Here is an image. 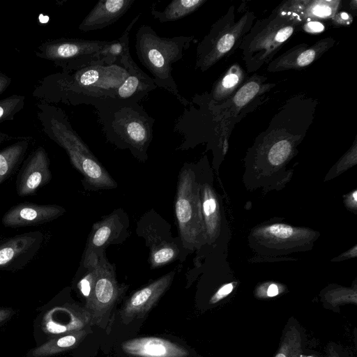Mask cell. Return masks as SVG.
Returning <instances> with one entry per match:
<instances>
[{
	"label": "cell",
	"mask_w": 357,
	"mask_h": 357,
	"mask_svg": "<svg viewBox=\"0 0 357 357\" xmlns=\"http://www.w3.org/2000/svg\"><path fill=\"white\" fill-rule=\"evenodd\" d=\"M202 213L205 227L206 242L211 241L217 234L218 205L213 190L208 183H199Z\"/></svg>",
	"instance_id": "obj_26"
},
{
	"label": "cell",
	"mask_w": 357,
	"mask_h": 357,
	"mask_svg": "<svg viewBox=\"0 0 357 357\" xmlns=\"http://www.w3.org/2000/svg\"><path fill=\"white\" fill-rule=\"evenodd\" d=\"M255 19L253 13L247 12L235 20L231 7L226 15L211 26L197 47L195 68L205 72L225 56L240 46L243 37L251 29Z\"/></svg>",
	"instance_id": "obj_8"
},
{
	"label": "cell",
	"mask_w": 357,
	"mask_h": 357,
	"mask_svg": "<svg viewBox=\"0 0 357 357\" xmlns=\"http://www.w3.org/2000/svg\"><path fill=\"white\" fill-rule=\"evenodd\" d=\"M12 79L6 74L0 72V95H1L10 85Z\"/></svg>",
	"instance_id": "obj_37"
},
{
	"label": "cell",
	"mask_w": 357,
	"mask_h": 357,
	"mask_svg": "<svg viewBox=\"0 0 357 357\" xmlns=\"http://www.w3.org/2000/svg\"><path fill=\"white\" fill-rule=\"evenodd\" d=\"M50 161L45 149L39 146L24 160L16 180V191L19 196L35 195L52 179Z\"/></svg>",
	"instance_id": "obj_14"
},
{
	"label": "cell",
	"mask_w": 357,
	"mask_h": 357,
	"mask_svg": "<svg viewBox=\"0 0 357 357\" xmlns=\"http://www.w3.org/2000/svg\"><path fill=\"white\" fill-rule=\"evenodd\" d=\"M333 22L339 24H346L350 23L352 20L351 16L347 13H339L333 17Z\"/></svg>",
	"instance_id": "obj_36"
},
{
	"label": "cell",
	"mask_w": 357,
	"mask_h": 357,
	"mask_svg": "<svg viewBox=\"0 0 357 357\" xmlns=\"http://www.w3.org/2000/svg\"><path fill=\"white\" fill-rule=\"evenodd\" d=\"M234 289V284L228 283L221 287L211 298L210 303L215 304L227 296Z\"/></svg>",
	"instance_id": "obj_33"
},
{
	"label": "cell",
	"mask_w": 357,
	"mask_h": 357,
	"mask_svg": "<svg viewBox=\"0 0 357 357\" xmlns=\"http://www.w3.org/2000/svg\"><path fill=\"white\" fill-rule=\"evenodd\" d=\"M10 138H12V137L8 135L7 133L0 132V146L9 141Z\"/></svg>",
	"instance_id": "obj_39"
},
{
	"label": "cell",
	"mask_w": 357,
	"mask_h": 357,
	"mask_svg": "<svg viewBox=\"0 0 357 357\" xmlns=\"http://www.w3.org/2000/svg\"><path fill=\"white\" fill-rule=\"evenodd\" d=\"M157 88L151 77L142 74H130L118 87L115 99L123 102H139Z\"/></svg>",
	"instance_id": "obj_25"
},
{
	"label": "cell",
	"mask_w": 357,
	"mask_h": 357,
	"mask_svg": "<svg viewBox=\"0 0 357 357\" xmlns=\"http://www.w3.org/2000/svg\"><path fill=\"white\" fill-rule=\"evenodd\" d=\"M307 332L298 319L290 317L282 329L278 349L273 357H304L309 349Z\"/></svg>",
	"instance_id": "obj_21"
},
{
	"label": "cell",
	"mask_w": 357,
	"mask_h": 357,
	"mask_svg": "<svg viewBox=\"0 0 357 357\" xmlns=\"http://www.w3.org/2000/svg\"><path fill=\"white\" fill-rule=\"evenodd\" d=\"M16 311L8 307H0V326L9 321L15 314Z\"/></svg>",
	"instance_id": "obj_34"
},
{
	"label": "cell",
	"mask_w": 357,
	"mask_h": 357,
	"mask_svg": "<svg viewBox=\"0 0 357 357\" xmlns=\"http://www.w3.org/2000/svg\"><path fill=\"white\" fill-rule=\"evenodd\" d=\"M206 1V0H173L162 11L156 10L153 4L151 14L161 23L174 22L192 14Z\"/></svg>",
	"instance_id": "obj_27"
},
{
	"label": "cell",
	"mask_w": 357,
	"mask_h": 357,
	"mask_svg": "<svg viewBox=\"0 0 357 357\" xmlns=\"http://www.w3.org/2000/svg\"><path fill=\"white\" fill-rule=\"evenodd\" d=\"M88 328L59 335L36 345L27 351L25 357H52L77 347L89 334Z\"/></svg>",
	"instance_id": "obj_23"
},
{
	"label": "cell",
	"mask_w": 357,
	"mask_h": 357,
	"mask_svg": "<svg viewBox=\"0 0 357 357\" xmlns=\"http://www.w3.org/2000/svg\"><path fill=\"white\" fill-rule=\"evenodd\" d=\"M291 151V146L289 140H280L271 148L268 153V160L273 165H279L288 158Z\"/></svg>",
	"instance_id": "obj_30"
},
{
	"label": "cell",
	"mask_w": 357,
	"mask_h": 357,
	"mask_svg": "<svg viewBox=\"0 0 357 357\" xmlns=\"http://www.w3.org/2000/svg\"><path fill=\"white\" fill-rule=\"evenodd\" d=\"M304 29L309 33H319L324 29V26L318 21H309L305 24Z\"/></svg>",
	"instance_id": "obj_35"
},
{
	"label": "cell",
	"mask_w": 357,
	"mask_h": 357,
	"mask_svg": "<svg viewBox=\"0 0 357 357\" xmlns=\"http://www.w3.org/2000/svg\"><path fill=\"white\" fill-rule=\"evenodd\" d=\"M135 0H100L78 26L86 32L104 29L117 22L132 6Z\"/></svg>",
	"instance_id": "obj_19"
},
{
	"label": "cell",
	"mask_w": 357,
	"mask_h": 357,
	"mask_svg": "<svg viewBox=\"0 0 357 357\" xmlns=\"http://www.w3.org/2000/svg\"><path fill=\"white\" fill-rule=\"evenodd\" d=\"M174 275L175 272L171 271L132 294L121 309V320L128 324L142 318L169 288Z\"/></svg>",
	"instance_id": "obj_15"
},
{
	"label": "cell",
	"mask_w": 357,
	"mask_h": 357,
	"mask_svg": "<svg viewBox=\"0 0 357 357\" xmlns=\"http://www.w3.org/2000/svg\"><path fill=\"white\" fill-rule=\"evenodd\" d=\"M243 79V72L236 66H231L225 75L215 84L211 102L215 104L229 96L240 84Z\"/></svg>",
	"instance_id": "obj_28"
},
{
	"label": "cell",
	"mask_w": 357,
	"mask_h": 357,
	"mask_svg": "<svg viewBox=\"0 0 357 357\" xmlns=\"http://www.w3.org/2000/svg\"><path fill=\"white\" fill-rule=\"evenodd\" d=\"M195 40L194 36L161 37L146 24L142 25L135 36V52L139 62L151 73L157 87L173 95L184 107L190 101L183 97L172 76V64L180 61Z\"/></svg>",
	"instance_id": "obj_4"
},
{
	"label": "cell",
	"mask_w": 357,
	"mask_h": 357,
	"mask_svg": "<svg viewBox=\"0 0 357 357\" xmlns=\"http://www.w3.org/2000/svg\"><path fill=\"white\" fill-rule=\"evenodd\" d=\"M89 322V314L72 299L70 288L66 287L38 308L33 324L36 345L86 328Z\"/></svg>",
	"instance_id": "obj_7"
},
{
	"label": "cell",
	"mask_w": 357,
	"mask_h": 357,
	"mask_svg": "<svg viewBox=\"0 0 357 357\" xmlns=\"http://www.w3.org/2000/svg\"><path fill=\"white\" fill-rule=\"evenodd\" d=\"M260 86L256 82H250L244 84L232 98L235 106L241 107L252 99L259 91Z\"/></svg>",
	"instance_id": "obj_31"
},
{
	"label": "cell",
	"mask_w": 357,
	"mask_h": 357,
	"mask_svg": "<svg viewBox=\"0 0 357 357\" xmlns=\"http://www.w3.org/2000/svg\"><path fill=\"white\" fill-rule=\"evenodd\" d=\"M174 210L183 248L194 250L206 242L199 196V182L192 165L185 164L177 183Z\"/></svg>",
	"instance_id": "obj_6"
},
{
	"label": "cell",
	"mask_w": 357,
	"mask_h": 357,
	"mask_svg": "<svg viewBox=\"0 0 357 357\" xmlns=\"http://www.w3.org/2000/svg\"><path fill=\"white\" fill-rule=\"evenodd\" d=\"M324 357H355V355L347 347L335 342H329L325 347Z\"/></svg>",
	"instance_id": "obj_32"
},
{
	"label": "cell",
	"mask_w": 357,
	"mask_h": 357,
	"mask_svg": "<svg viewBox=\"0 0 357 357\" xmlns=\"http://www.w3.org/2000/svg\"><path fill=\"white\" fill-rule=\"evenodd\" d=\"M36 107L43 131L66 152L73 166L83 176L85 188L96 191L116 188L115 180L73 129L65 111L41 101Z\"/></svg>",
	"instance_id": "obj_2"
},
{
	"label": "cell",
	"mask_w": 357,
	"mask_h": 357,
	"mask_svg": "<svg viewBox=\"0 0 357 357\" xmlns=\"http://www.w3.org/2000/svg\"><path fill=\"white\" fill-rule=\"evenodd\" d=\"M25 96L13 94L0 100V123L13 121L24 107Z\"/></svg>",
	"instance_id": "obj_29"
},
{
	"label": "cell",
	"mask_w": 357,
	"mask_h": 357,
	"mask_svg": "<svg viewBox=\"0 0 357 357\" xmlns=\"http://www.w3.org/2000/svg\"><path fill=\"white\" fill-rule=\"evenodd\" d=\"M127 214L118 208L93 224L86 241L83 256L105 252L112 244L122 243L128 236Z\"/></svg>",
	"instance_id": "obj_13"
},
{
	"label": "cell",
	"mask_w": 357,
	"mask_h": 357,
	"mask_svg": "<svg viewBox=\"0 0 357 357\" xmlns=\"http://www.w3.org/2000/svg\"><path fill=\"white\" fill-rule=\"evenodd\" d=\"M279 294L278 287L275 284H271L268 286L266 291V296L268 297H273Z\"/></svg>",
	"instance_id": "obj_38"
},
{
	"label": "cell",
	"mask_w": 357,
	"mask_h": 357,
	"mask_svg": "<svg viewBox=\"0 0 357 357\" xmlns=\"http://www.w3.org/2000/svg\"><path fill=\"white\" fill-rule=\"evenodd\" d=\"M32 138L20 137L0 150V184L22 165Z\"/></svg>",
	"instance_id": "obj_24"
},
{
	"label": "cell",
	"mask_w": 357,
	"mask_h": 357,
	"mask_svg": "<svg viewBox=\"0 0 357 357\" xmlns=\"http://www.w3.org/2000/svg\"><path fill=\"white\" fill-rule=\"evenodd\" d=\"M96 255V279L91 300L84 309L89 314L91 324L104 327L109 314L126 287L118 282L115 266L107 260L105 252Z\"/></svg>",
	"instance_id": "obj_10"
},
{
	"label": "cell",
	"mask_w": 357,
	"mask_h": 357,
	"mask_svg": "<svg viewBox=\"0 0 357 357\" xmlns=\"http://www.w3.org/2000/svg\"><path fill=\"white\" fill-rule=\"evenodd\" d=\"M107 43L108 40L60 38L41 43L35 54L52 62L61 71L71 72L88 66L105 65L102 50Z\"/></svg>",
	"instance_id": "obj_9"
},
{
	"label": "cell",
	"mask_w": 357,
	"mask_h": 357,
	"mask_svg": "<svg viewBox=\"0 0 357 357\" xmlns=\"http://www.w3.org/2000/svg\"><path fill=\"white\" fill-rule=\"evenodd\" d=\"M118 352L120 357H195L186 347L155 337L126 341L121 343Z\"/></svg>",
	"instance_id": "obj_17"
},
{
	"label": "cell",
	"mask_w": 357,
	"mask_h": 357,
	"mask_svg": "<svg viewBox=\"0 0 357 357\" xmlns=\"http://www.w3.org/2000/svg\"><path fill=\"white\" fill-rule=\"evenodd\" d=\"M334 43V39L326 38L312 45L303 44L295 46L271 61L267 70L275 73L306 67L319 58Z\"/></svg>",
	"instance_id": "obj_18"
},
{
	"label": "cell",
	"mask_w": 357,
	"mask_h": 357,
	"mask_svg": "<svg viewBox=\"0 0 357 357\" xmlns=\"http://www.w3.org/2000/svg\"><path fill=\"white\" fill-rule=\"evenodd\" d=\"M66 213V208L57 204H40L23 202L9 208L1 222L6 227H22L52 222Z\"/></svg>",
	"instance_id": "obj_16"
},
{
	"label": "cell",
	"mask_w": 357,
	"mask_h": 357,
	"mask_svg": "<svg viewBox=\"0 0 357 357\" xmlns=\"http://www.w3.org/2000/svg\"><path fill=\"white\" fill-rule=\"evenodd\" d=\"M137 231L149 248V261L152 268L165 266L181 255V243L172 236L169 225L155 212L147 213L141 218Z\"/></svg>",
	"instance_id": "obj_11"
},
{
	"label": "cell",
	"mask_w": 357,
	"mask_h": 357,
	"mask_svg": "<svg viewBox=\"0 0 357 357\" xmlns=\"http://www.w3.org/2000/svg\"><path fill=\"white\" fill-rule=\"evenodd\" d=\"M300 23L290 14L279 10L258 20L239 46L248 72H254L270 61Z\"/></svg>",
	"instance_id": "obj_5"
},
{
	"label": "cell",
	"mask_w": 357,
	"mask_h": 357,
	"mask_svg": "<svg viewBox=\"0 0 357 357\" xmlns=\"http://www.w3.org/2000/svg\"><path fill=\"white\" fill-rule=\"evenodd\" d=\"M119 64L96 65L71 72L47 75L35 87L33 96L49 104L91 105L115 99L118 87L129 75Z\"/></svg>",
	"instance_id": "obj_1"
},
{
	"label": "cell",
	"mask_w": 357,
	"mask_h": 357,
	"mask_svg": "<svg viewBox=\"0 0 357 357\" xmlns=\"http://www.w3.org/2000/svg\"><path fill=\"white\" fill-rule=\"evenodd\" d=\"M140 13L129 23L121 36L113 40H108L102 50V57L105 65L119 64L124 68L129 74H142L140 69L132 58L129 50V35L135 24L138 21Z\"/></svg>",
	"instance_id": "obj_20"
},
{
	"label": "cell",
	"mask_w": 357,
	"mask_h": 357,
	"mask_svg": "<svg viewBox=\"0 0 357 357\" xmlns=\"http://www.w3.org/2000/svg\"><path fill=\"white\" fill-rule=\"evenodd\" d=\"M107 139L121 149H128L144 162L153 137L155 119L135 102L116 99L103 100L93 106Z\"/></svg>",
	"instance_id": "obj_3"
},
{
	"label": "cell",
	"mask_w": 357,
	"mask_h": 357,
	"mask_svg": "<svg viewBox=\"0 0 357 357\" xmlns=\"http://www.w3.org/2000/svg\"><path fill=\"white\" fill-rule=\"evenodd\" d=\"M339 1H291L286 2L279 10L290 14L300 22L304 20L317 21L320 18L333 17Z\"/></svg>",
	"instance_id": "obj_22"
},
{
	"label": "cell",
	"mask_w": 357,
	"mask_h": 357,
	"mask_svg": "<svg viewBox=\"0 0 357 357\" xmlns=\"http://www.w3.org/2000/svg\"><path fill=\"white\" fill-rule=\"evenodd\" d=\"M44 234L31 231L0 241V271H16L25 267L40 249Z\"/></svg>",
	"instance_id": "obj_12"
}]
</instances>
